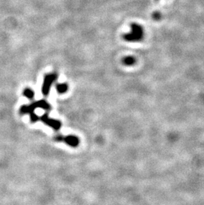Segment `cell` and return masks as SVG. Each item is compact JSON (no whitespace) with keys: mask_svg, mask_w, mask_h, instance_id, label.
I'll list each match as a JSON object with an SVG mask.
<instances>
[{"mask_svg":"<svg viewBox=\"0 0 204 205\" xmlns=\"http://www.w3.org/2000/svg\"><path fill=\"white\" fill-rule=\"evenodd\" d=\"M55 140L57 142H64L67 143L68 146L72 147H76L79 144V139L74 136H67L63 137L62 136H57L55 137Z\"/></svg>","mask_w":204,"mask_h":205,"instance_id":"cell-4","label":"cell"},{"mask_svg":"<svg viewBox=\"0 0 204 205\" xmlns=\"http://www.w3.org/2000/svg\"><path fill=\"white\" fill-rule=\"evenodd\" d=\"M23 95H24L27 98H29L30 100L33 98L34 97V92L32 90L29 89V88H26V89L23 92Z\"/></svg>","mask_w":204,"mask_h":205,"instance_id":"cell-8","label":"cell"},{"mask_svg":"<svg viewBox=\"0 0 204 205\" xmlns=\"http://www.w3.org/2000/svg\"><path fill=\"white\" fill-rule=\"evenodd\" d=\"M68 90V86L66 84H59L57 86V90L58 93H60V94H62V93H64L66 92Z\"/></svg>","mask_w":204,"mask_h":205,"instance_id":"cell-7","label":"cell"},{"mask_svg":"<svg viewBox=\"0 0 204 205\" xmlns=\"http://www.w3.org/2000/svg\"><path fill=\"white\" fill-rule=\"evenodd\" d=\"M43 108L45 110H50V106L49 104H48L45 100H39L36 101L32 103L29 106L24 105L20 109V113L21 114H30L32 112H34V110L35 108Z\"/></svg>","mask_w":204,"mask_h":205,"instance_id":"cell-2","label":"cell"},{"mask_svg":"<svg viewBox=\"0 0 204 205\" xmlns=\"http://www.w3.org/2000/svg\"><path fill=\"white\" fill-rule=\"evenodd\" d=\"M42 122H43L45 124H46L49 126L53 128L55 130H58L60 127H61V124L58 120H56L52 118H49L48 115L45 114L40 118Z\"/></svg>","mask_w":204,"mask_h":205,"instance_id":"cell-5","label":"cell"},{"mask_svg":"<svg viewBox=\"0 0 204 205\" xmlns=\"http://www.w3.org/2000/svg\"><path fill=\"white\" fill-rule=\"evenodd\" d=\"M57 74L55 73L49 74L45 76L43 81V87H42V92H43V95L48 96L49 94L50 86L52 85L53 82L57 80Z\"/></svg>","mask_w":204,"mask_h":205,"instance_id":"cell-3","label":"cell"},{"mask_svg":"<svg viewBox=\"0 0 204 205\" xmlns=\"http://www.w3.org/2000/svg\"><path fill=\"white\" fill-rule=\"evenodd\" d=\"M123 63L124 64L127 66H131L135 63V59L133 57H127L123 59Z\"/></svg>","mask_w":204,"mask_h":205,"instance_id":"cell-6","label":"cell"},{"mask_svg":"<svg viewBox=\"0 0 204 205\" xmlns=\"http://www.w3.org/2000/svg\"><path fill=\"white\" fill-rule=\"evenodd\" d=\"M143 35L142 29L140 25L136 23L131 25V31L129 33L125 34L123 37L124 40L129 42H135L140 41Z\"/></svg>","mask_w":204,"mask_h":205,"instance_id":"cell-1","label":"cell"},{"mask_svg":"<svg viewBox=\"0 0 204 205\" xmlns=\"http://www.w3.org/2000/svg\"><path fill=\"white\" fill-rule=\"evenodd\" d=\"M30 117H31V120L32 121V122H36V121H38V120L39 118L38 117V116L36 115L34 112L30 113Z\"/></svg>","mask_w":204,"mask_h":205,"instance_id":"cell-9","label":"cell"}]
</instances>
